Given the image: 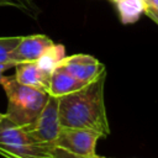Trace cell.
Here are the masks:
<instances>
[{"label": "cell", "instance_id": "cell-1", "mask_svg": "<svg viewBox=\"0 0 158 158\" xmlns=\"http://www.w3.org/2000/svg\"><path fill=\"white\" fill-rule=\"evenodd\" d=\"M105 80L106 72L81 89L58 98L62 127L93 130L102 137L110 135L111 131L104 98Z\"/></svg>", "mask_w": 158, "mask_h": 158}, {"label": "cell", "instance_id": "cell-2", "mask_svg": "<svg viewBox=\"0 0 158 158\" xmlns=\"http://www.w3.org/2000/svg\"><path fill=\"white\" fill-rule=\"evenodd\" d=\"M7 96V109L4 118L15 126L32 123L43 110L49 94L23 85L15 79V75L4 77L1 84Z\"/></svg>", "mask_w": 158, "mask_h": 158}, {"label": "cell", "instance_id": "cell-3", "mask_svg": "<svg viewBox=\"0 0 158 158\" xmlns=\"http://www.w3.org/2000/svg\"><path fill=\"white\" fill-rule=\"evenodd\" d=\"M52 144L35 143L23 127L0 121V156L5 158H51Z\"/></svg>", "mask_w": 158, "mask_h": 158}, {"label": "cell", "instance_id": "cell-4", "mask_svg": "<svg viewBox=\"0 0 158 158\" xmlns=\"http://www.w3.org/2000/svg\"><path fill=\"white\" fill-rule=\"evenodd\" d=\"M60 127L58 98L52 95L48 96V100L37 118L32 123L23 126L27 136L35 143H46L52 146H54L53 142L57 138Z\"/></svg>", "mask_w": 158, "mask_h": 158}, {"label": "cell", "instance_id": "cell-5", "mask_svg": "<svg viewBox=\"0 0 158 158\" xmlns=\"http://www.w3.org/2000/svg\"><path fill=\"white\" fill-rule=\"evenodd\" d=\"M102 136L93 130L60 127V131L53 144L69 153L80 157H95L96 143Z\"/></svg>", "mask_w": 158, "mask_h": 158}, {"label": "cell", "instance_id": "cell-6", "mask_svg": "<svg viewBox=\"0 0 158 158\" xmlns=\"http://www.w3.org/2000/svg\"><path fill=\"white\" fill-rule=\"evenodd\" d=\"M64 68L69 74H72L75 79L80 80L84 84H88L96 79L100 74L106 72L105 65L99 62L95 57L90 54H73L65 56L64 59L59 64Z\"/></svg>", "mask_w": 158, "mask_h": 158}, {"label": "cell", "instance_id": "cell-7", "mask_svg": "<svg viewBox=\"0 0 158 158\" xmlns=\"http://www.w3.org/2000/svg\"><path fill=\"white\" fill-rule=\"evenodd\" d=\"M53 44V41L44 35L22 36L17 46L10 53V62L15 65L19 63L36 62Z\"/></svg>", "mask_w": 158, "mask_h": 158}, {"label": "cell", "instance_id": "cell-8", "mask_svg": "<svg viewBox=\"0 0 158 158\" xmlns=\"http://www.w3.org/2000/svg\"><path fill=\"white\" fill-rule=\"evenodd\" d=\"M49 74L43 72L36 62L19 63L15 65V79L27 86L47 91L49 88Z\"/></svg>", "mask_w": 158, "mask_h": 158}, {"label": "cell", "instance_id": "cell-9", "mask_svg": "<svg viewBox=\"0 0 158 158\" xmlns=\"http://www.w3.org/2000/svg\"><path fill=\"white\" fill-rule=\"evenodd\" d=\"M84 85H86V84L75 79L64 68L58 65L51 73L48 94L52 96H56V98H60L63 95H67L69 93H73V91L81 89Z\"/></svg>", "mask_w": 158, "mask_h": 158}, {"label": "cell", "instance_id": "cell-10", "mask_svg": "<svg viewBox=\"0 0 158 158\" xmlns=\"http://www.w3.org/2000/svg\"><path fill=\"white\" fill-rule=\"evenodd\" d=\"M111 1L118 14L120 21L123 25H131L146 11V2L143 0H109Z\"/></svg>", "mask_w": 158, "mask_h": 158}, {"label": "cell", "instance_id": "cell-11", "mask_svg": "<svg viewBox=\"0 0 158 158\" xmlns=\"http://www.w3.org/2000/svg\"><path fill=\"white\" fill-rule=\"evenodd\" d=\"M65 57V47L63 44H52L48 49H46V52L36 60L37 65L46 72L47 74L51 75V73L54 70V68H57L60 62L64 59Z\"/></svg>", "mask_w": 158, "mask_h": 158}, {"label": "cell", "instance_id": "cell-12", "mask_svg": "<svg viewBox=\"0 0 158 158\" xmlns=\"http://www.w3.org/2000/svg\"><path fill=\"white\" fill-rule=\"evenodd\" d=\"M0 7H12L20 10L31 19H37L41 12L36 0H0Z\"/></svg>", "mask_w": 158, "mask_h": 158}, {"label": "cell", "instance_id": "cell-13", "mask_svg": "<svg viewBox=\"0 0 158 158\" xmlns=\"http://www.w3.org/2000/svg\"><path fill=\"white\" fill-rule=\"evenodd\" d=\"M22 36L0 37V63L10 62V53L17 46Z\"/></svg>", "mask_w": 158, "mask_h": 158}, {"label": "cell", "instance_id": "cell-14", "mask_svg": "<svg viewBox=\"0 0 158 158\" xmlns=\"http://www.w3.org/2000/svg\"><path fill=\"white\" fill-rule=\"evenodd\" d=\"M51 158H88V157H80V156H75L73 153H69L62 148H57L54 147L51 152ZM89 158H101L99 156H95V157H89Z\"/></svg>", "mask_w": 158, "mask_h": 158}, {"label": "cell", "instance_id": "cell-15", "mask_svg": "<svg viewBox=\"0 0 158 158\" xmlns=\"http://www.w3.org/2000/svg\"><path fill=\"white\" fill-rule=\"evenodd\" d=\"M144 15H147V16H148L153 22H156V23L158 25V12H156L154 10H152V9H149V7H147V6H146Z\"/></svg>", "mask_w": 158, "mask_h": 158}, {"label": "cell", "instance_id": "cell-16", "mask_svg": "<svg viewBox=\"0 0 158 158\" xmlns=\"http://www.w3.org/2000/svg\"><path fill=\"white\" fill-rule=\"evenodd\" d=\"M11 67H15V64L14 63H11V62H6V63H0V84H1V81H2V79H4V72L5 70H7L9 68H11Z\"/></svg>", "mask_w": 158, "mask_h": 158}, {"label": "cell", "instance_id": "cell-17", "mask_svg": "<svg viewBox=\"0 0 158 158\" xmlns=\"http://www.w3.org/2000/svg\"><path fill=\"white\" fill-rule=\"evenodd\" d=\"M146 6L152 9V10H154L156 12H158V0H148L146 2Z\"/></svg>", "mask_w": 158, "mask_h": 158}, {"label": "cell", "instance_id": "cell-18", "mask_svg": "<svg viewBox=\"0 0 158 158\" xmlns=\"http://www.w3.org/2000/svg\"><path fill=\"white\" fill-rule=\"evenodd\" d=\"M4 116H5V114H1V112H0V121L4 118Z\"/></svg>", "mask_w": 158, "mask_h": 158}]
</instances>
